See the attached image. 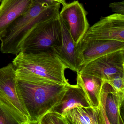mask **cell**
<instances>
[{
    "mask_svg": "<svg viewBox=\"0 0 124 124\" xmlns=\"http://www.w3.org/2000/svg\"><path fill=\"white\" fill-rule=\"evenodd\" d=\"M20 100L28 113L30 124H39L43 117L61 101L70 84L47 80H27L16 78Z\"/></svg>",
    "mask_w": 124,
    "mask_h": 124,
    "instance_id": "cell-1",
    "label": "cell"
},
{
    "mask_svg": "<svg viewBox=\"0 0 124 124\" xmlns=\"http://www.w3.org/2000/svg\"><path fill=\"white\" fill-rule=\"evenodd\" d=\"M61 4L48 0H34L31 8L9 24L0 35V50L4 54L17 55L22 42L37 24L59 13Z\"/></svg>",
    "mask_w": 124,
    "mask_h": 124,
    "instance_id": "cell-2",
    "label": "cell"
},
{
    "mask_svg": "<svg viewBox=\"0 0 124 124\" xmlns=\"http://www.w3.org/2000/svg\"><path fill=\"white\" fill-rule=\"evenodd\" d=\"M12 63L17 79L47 80L61 85L69 84L64 75L68 67L54 50L35 53L20 52Z\"/></svg>",
    "mask_w": 124,
    "mask_h": 124,
    "instance_id": "cell-3",
    "label": "cell"
},
{
    "mask_svg": "<svg viewBox=\"0 0 124 124\" xmlns=\"http://www.w3.org/2000/svg\"><path fill=\"white\" fill-rule=\"evenodd\" d=\"M59 13L34 27L22 42L20 52L38 53L59 48L62 38Z\"/></svg>",
    "mask_w": 124,
    "mask_h": 124,
    "instance_id": "cell-4",
    "label": "cell"
},
{
    "mask_svg": "<svg viewBox=\"0 0 124 124\" xmlns=\"http://www.w3.org/2000/svg\"><path fill=\"white\" fill-rule=\"evenodd\" d=\"M0 104L19 124H30L29 117L19 96L16 71L12 63L0 68Z\"/></svg>",
    "mask_w": 124,
    "mask_h": 124,
    "instance_id": "cell-5",
    "label": "cell"
},
{
    "mask_svg": "<svg viewBox=\"0 0 124 124\" xmlns=\"http://www.w3.org/2000/svg\"><path fill=\"white\" fill-rule=\"evenodd\" d=\"M79 72L94 76L105 82L115 75L124 74V50L98 58L83 66Z\"/></svg>",
    "mask_w": 124,
    "mask_h": 124,
    "instance_id": "cell-6",
    "label": "cell"
},
{
    "mask_svg": "<svg viewBox=\"0 0 124 124\" xmlns=\"http://www.w3.org/2000/svg\"><path fill=\"white\" fill-rule=\"evenodd\" d=\"M87 14L83 5L78 1H74L63 6L59 12L60 18L77 46L90 26Z\"/></svg>",
    "mask_w": 124,
    "mask_h": 124,
    "instance_id": "cell-7",
    "label": "cell"
},
{
    "mask_svg": "<svg viewBox=\"0 0 124 124\" xmlns=\"http://www.w3.org/2000/svg\"><path fill=\"white\" fill-rule=\"evenodd\" d=\"M83 38L124 42V15L115 13L101 17L89 27Z\"/></svg>",
    "mask_w": 124,
    "mask_h": 124,
    "instance_id": "cell-8",
    "label": "cell"
},
{
    "mask_svg": "<svg viewBox=\"0 0 124 124\" xmlns=\"http://www.w3.org/2000/svg\"><path fill=\"white\" fill-rule=\"evenodd\" d=\"M78 67L80 69L93 60L116 51L124 50V42L83 38L77 46Z\"/></svg>",
    "mask_w": 124,
    "mask_h": 124,
    "instance_id": "cell-9",
    "label": "cell"
},
{
    "mask_svg": "<svg viewBox=\"0 0 124 124\" xmlns=\"http://www.w3.org/2000/svg\"><path fill=\"white\" fill-rule=\"evenodd\" d=\"M34 0H3L0 5V35L19 16L26 13Z\"/></svg>",
    "mask_w": 124,
    "mask_h": 124,
    "instance_id": "cell-10",
    "label": "cell"
},
{
    "mask_svg": "<svg viewBox=\"0 0 124 124\" xmlns=\"http://www.w3.org/2000/svg\"><path fill=\"white\" fill-rule=\"evenodd\" d=\"M60 21L62 30V42L60 47L54 51L68 69L78 73L80 70L78 67L77 45L60 18Z\"/></svg>",
    "mask_w": 124,
    "mask_h": 124,
    "instance_id": "cell-11",
    "label": "cell"
},
{
    "mask_svg": "<svg viewBox=\"0 0 124 124\" xmlns=\"http://www.w3.org/2000/svg\"><path fill=\"white\" fill-rule=\"evenodd\" d=\"M91 106L82 89L77 84L75 85L70 84L61 101L50 112H57L64 117L68 111L74 108Z\"/></svg>",
    "mask_w": 124,
    "mask_h": 124,
    "instance_id": "cell-12",
    "label": "cell"
},
{
    "mask_svg": "<svg viewBox=\"0 0 124 124\" xmlns=\"http://www.w3.org/2000/svg\"><path fill=\"white\" fill-rule=\"evenodd\" d=\"M77 84L85 92L91 106L98 107L100 93L104 81L89 75L77 73Z\"/></svg>",
    "mask_w": 124,
    "mask_h": 124,
    "instance_id": "cell-13",
    "label": "cell"
},
{
    "mask_svg": "<svg viewBox=\"0 0 124 124\" xmlns=\"http://www.w3.org/2000/svg\"><path fill=\"white\" fill-rule=\"evenodd\" d=\"M68 124H100L98 107H79L68 111L64 116Z\"/></svg>",
    "mask_w": 124,
    "mask_h": 124,
    "instance_id": "cell-14",
    "label": "cell"
},
{
    "mask_svg": "<svg viewBox=\"0 0 124 124\" xmlns=\"http://www.w3.org/2000/svg\"><path fill=\"white\" fill-rule=\"evenodd\" d=\"M122 108L118 105L114 96L109 93L107 98L105 111L110 124H124L121 114Z\"/></svg>",
    "mask_w": 124,
    "mask_h": 124,
    "instance_id": "cell-15",
    "label": "cell"
},
{
    "mask_svg": "<svg viewBox=\"0 0 124 124\" xmlns=\"http://www.w3.org/2000/svg\"><path fill=\"white\" fill-rule=\"evenodd\" d=\"M111 90V85L104 81L101 90L99 103L98 106L100 124H110L106 115L105 107L107 95Z\"/></svg>",
    "mask_w": 124,
    "mask_h": 124,
    "instance_id": "cell-16",
    "label": "cell"
},
{
    "mask_svg": "<svg viewBox=\"0 0 124 124\" xmlns=\"http://www.w3.org/2000/svg\"><path fill=\"white\" fill-rule=\"evenodd\" d=\"M39 124H68V123L65 117L57 112L52 111L45 115Z\"/></svg>",
    "mask_w": 124,
    "mask_h": 124,
    "instance_id": "cell-17",
    "label": "cell"
},
{
    "mask_svg": "<svg viewBox=\"0 0 124 124\" xmlns=\"http://www.w3.org/2000/svg\"><path fill=\"white\" fill-rule=\"evenodd\" d=\"M124 74H117L112 76L105 82L111 85L113 92H124Z\"/></svg>",
    "mask_w": 124,
    "mask_h": 124,
    "instance_id": "cell-18",
    "label": "cell"
},
{
    "mask_svg": "<svg viewBox=\"0 0 124 124\" xmlns=\"http://www.w3.org/2000/svg\"><path fill=\"white\" fill-rule=\"evenodd\" d=\"M0 124H19L17 120L0 104Z\"/></svg>",
    "mask_w": 124,
    "mask_h": 124,
    "instance_id": "cell-19",
    "label": "cell"
},
{
    "mask_svg": "<svg viewBox=\"0 0 124 124\" xmlns=\"http://www.w3.org/2000/svg\"><path fill=\"white\" fill-rule=\"evenodd\" d=\"M109 7L113 12L118 14L124 15V1L110 3Z\"/></svg>",
    "mask_w": 124,
    "mask_h": 124,
    "instance_id": "cell-20",
    "label": "cell"
},
{
    "mask_svg": "<svg viewBox=\"0 0 124 124\" xmlns=\"http://www.w3.org/2000/svg\"><path fill=\"white\" fill-rule=\"evenodd\" d=\"M50 1H53V2H57L63 5V6H65L67 5V3L66 2L65 0H48Z\"/></svg>",
    "mask_w": 124,
    "mask_h": 124,
    "instance_id": "cell-21",
    "label": "cell"
},
{
    "mask_svg": "<svg viewBox=\"0 0 124 124\" xmlns=\"http://www.w3.org/2000/svg\"><path fill=\"white\" fill-rule=\"evenodd\" d=\"M2 0H0V2H1V1H2Z\"/></svg>",
    "mask_w": 124,
    "mask_h": 124,
    "instance_id": "cell-22",
    "label": "cell"
},
{
    "mask_svg": "<svg viewBox=\"0 0 124 124\" xmlns=\"http://www.w3.org/2000/svg\"></svg>",
    "mask_w": 124,
    "mask_h": 124,
    "instance_id": "cell-23",
    "label": "cell"
}]
</instances>
